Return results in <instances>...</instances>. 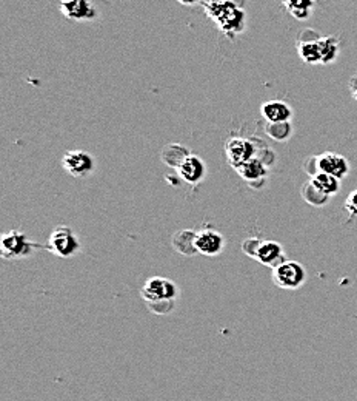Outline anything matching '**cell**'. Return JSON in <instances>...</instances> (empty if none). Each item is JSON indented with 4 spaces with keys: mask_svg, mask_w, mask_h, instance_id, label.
<instances>
[{
    "mask_svg": "<svg viewBox=\"0 0 357 401\" xmlns=\"http://www.w3.org/2000/svg\"><path fill=\"white\" fill-rule=\"evenodd\" d=\"M181 291L174 281L163 276H153L145 281L141 288V297L145 301V306L154 315H170L176 309Z\"/></svg>",
    "mask_w": 357,
    "mask_h": 401,
    "instance_id": "obj_1",
    "label": "cell"
},
{
    "mask_svg": "<svg viewBox=\"0 0 357 401\" xmlns=\"http://www.w3.org/2000/svg\"><path fill=\"white\" fill-rule=\"evenodd\" d=\"M203 10L223 35L231 39L245 30V11L233 0H205Z\"/></svg>",
    "mask_w": 357,
    "mask_h": 401,
    "instance_id": "obj_2",
    "label": "cell"
},
{
    "mask_svg": "<svg viewBox=\"0 0 357 401\" xmlns=\"http://www.w3.org/2000/svg\"><path fill=\"white\" fill-rule=\"evenodd\" d=\"M242 251L259 264L274 268L285 260V251L277 241L248 238L242 242Z\"/></svg>",
    "mask_w": 357,
    "mask_h": 401,
    "instance_id": "obj_3",
    "label": "cell"
},
{
    "mask_svg": "<svg viewBox=\"0 0 357 401\" xmlns=\"http://www.w3.org/2000/svg\"><path fill=\"white\" fill-rule=\"evenodd\" d=\"M271 280L282 291H299L307 282L308 273L300 262L287 260L271 271Z\"/></svg>",
    "mask_w": 357,
    "mask_h": 401,
    "instance_id": "obj_4",
    "label": "cell"
},
{
    "mask_svg": "<svg viewBox=\"0 0 357 401\" xmlns=\"http://www.w3.org/2000/svg\"><path fill=\"white\" fill-rule=\"evenodd\" d=\"M46 248L59 258H71L81 252V241L70 227L59 226L51 232Z\"/></svg>",
    "mask_w": 357,
    "mask_h": 401,
    "instance_id": "obj_5",
    "label": "cell"
},
{
    "mask_svg": "<svg viewBox=\"0 0 357 401\" xmlns=\"http://www.w3.org/2000/svg\"><path fill=\"white\" fill-rule=\"evenodd\" d=\"M39 246L19 230H10L0 238V255L5 260H22L32 255Z\"/></svg>",
    "mask_w": 357,
    "mask_h": 401,
    "instance_id": "obj_6",
    "label": "cell"
},
{
    "mask_svg": "<svg viewBox=\"0 0 357 401\" xmlns=\"http://www.w3.org/2000/svg\"><path fill=\"white\" fill-rule=\"evenodd\" d=\"M225 153H227L228 162L237 170L242 167L243 164L254 159L256 147L253 142L245 139V137L234 136L229 137L227 144H225Z\"/></svg>",
    "mask_w": 357,
    "mask_h": 401,
    "instance_id": "obj_7",
    "label": "cell"
},
{
    "mask_svg": "<svg viewBox=\"0 0 357 401\" xmlns=\"http://www.w3.org/2000/svg\"><path fill=\"white\" fill-rule=\"evenodd\" d=\"M62 166L74 177H85L94 170V161L90 153L83 150H70L65 153Z\"/></svg>",
    "mask_w": 357,
    "mask_h": 401,
    "instance_id": "obj_8",
    "label": "cell"
},
{
    "mask_svg": "<svg viewBox=\"0 0 357 401\" xmlns=\"http://www.w3.org/2000/svg\"><path fill=\"white\" fill-rule=\"evenodd\" d=\"M196 251L203 256H217L221 255L225 247L223 236L214 228H202L196 232Z\"/></svg>",
    "mask_w": 357,
    "mask_h": 401,
    "instance_id": "obj_9",
    "label": "cell"
},
{
    "mask_svg": "<svg viewBox=\"0 0 357 401\" xmlns=\"http://www.w3.org/2000/svg\"><path fill=\"white\" fill-rule=\"evenodd\" d=\"M314 161L317 172L332 175L337 177V179H343L349 172V164L345 157L337 153H332V151H327V153L316 156Z\"/></svg>",
    "mask_w": 357,
    "mask_h": 401,
    "instance_id": "obj_10",
    "label": "cell"
},
{
    "mask_svg": "<svg viewBox=\"0 0 357 401\" xmlns=\"http://www.w3.org/2000/svg\"><path fill=\"white\" fill-rule=\"evenodd\" d=\"M320 36L317 35L314 30H305L299 36V42H297V51L302 57L303 62L307 63H322L320 55Z\"/></svg>",
    "mask_w": 357,
    "mask_h": 401,
    "instance_id": "obj_11",
    "label": "cell"
},
{
    "mask_svg": "<svg viewBox=\"0 0 357 401\" xmlns=\"http://www.w3.org/2000/svg\"><path fill=\"white\" fill-rule=\"evenodd\" d=\"M59 8L71 21H94L97 17V11L91 0H61Z\"/></svg>",
    "mask_w": 357,
    "mask_h": 401,
    "instance_id": "obj_12",
    "label": "cell"
},
{
    "mask_svg": "<svg viewBox=\"0 0 357 401\" xmlns=\"http://www.w3.org/2000/svg\"><path fill=\"white\" fill-rule=\"evenodd\" d=\"M176 168L178 176L182 177V181L188 184H199L205 175H207V167H205L203 161L201 157L191 153L185 156Z\"/></svg>",
    "mask_w": 357,
    "mask_h": 401,
    "instance_id": "obj_13",
    "label": "cell"
},
{
    "mask_svg": "<svg viewBox=\"0 0 357 401\" xmlns=\"http://www.w3.org/2000/svg\"><path fill=\"white\" fill-rule=\"evenodd\" d=\"M262 116L265 117L267 124H277V122H289L293 111L289 105L282 101H268L262 105L261 108Z\"/></svg>",
    "mask_w": 357,
    "mask_h": 401,
    "instance_id": "obj_14",
    "label": "cell"
},
{
    "mask_svg": "<svg viewBox=\"0 0 357 401\" xmlns=\"http://www.w3.org/2000/svg\"><path fill=\"white\" fill-rule=\"evenodd\" d=\"M194 239H196L194 230H181V232H177L173 236V239H171V244H173V247L181 255L193 256V255H197Z\"/></svg>",
    "mask_w": 357,
    "mask_h": 401,
    "instance_id": "obj_15",
    "label": "cell"
},
{
    "mask_svg": "<svg viewBox=\"0 0 357 401\" xmlns=\"http://www.w3.org/2000/svg\"><path fill=\"white\" fill-rule=\"evenodd\" d=\"M312 184L317 190H319L322 195L328 196V198L329 196L339 193V188H340V179H337V177L332 175H327L322 172H317L312 176Z\"/></svg>",
    "mask_w": 357,
    "mask_h": 401,
    "instance_id": "obj_16",
    "label": "cell"
},
{
    "mask_svg": "<svg viewBox=\"0 0 357 401\" xmlns=\"http://www.w3.org/2000/svg\"><path fill=\"white\" fill-rule=\"evenodd\" d=\"M282 3L297 21H305L312 14L314 0H282Z\"/></svg>",
    "mask_w": 357,
    "mask_h": 401,
    "instance_id": "obj_17",
    "label": "cell"
},
{
    "mask_svg": "<svg viewBox=\"0 0 357 401\" xmlns=\"http://www.w3.org/2000/svg\"><path fill=\"white\" fill-rule=\"evenodd\" d=\"M237 172L245 181H257L263 179L267 176V168L263 166V162L259 159H251L249 162L243 164L242 167L237 168Z\"/></svg>",
    "mask_w": 357,
    "mask_h": 401,
    "instance_id": "obj_18",
    "label": "cell"
},
{
    "mask_svg": "<svg viewBox=\"0 0 357 401\" xmlns=\"http://www.w3.org/2000/svg\"><path fill=\"white\" fill-rule=\"evenodd\" d=\"M320 55H322V63H332L336 61L337 55H339V41L336 37H320Z\"/></svg>",
    "mask_w": 357,
    "mask_h": 401,
    "instance_id": "obj_19",
    "label": "cell"
},
{
    "mask_svg": "<svg viewBox=\"0 0 357 401\" xmlns=\"http://www.w3.org/2000/svg\"><path fill=\"white\" fill-rule=\"evenodd\" d=\"M293 133L289 122H277V124H267V135L271 139L283 142Z\"/></svg>",
    "mask_w": 357,
    "mask_h": 401,
    "instance_id": "obj_20",
    "label": "cell"
},
{
    "mask_svg": "<svg viewBox=\"0 0 357 401\" xmlns=\"http://www.w3.org/2000/svg\"><path fill=\"white\" fill-rule=\"evenodd\" d=\"M302 195H303V198H305L308 202H312L313 206H325V202L328 201V196L322 195L319 190L313 186L312 181L303 186Z\"/></svg>",
    "mask_w": 357,
    "mask_h": 401,
    "instance_id": "obj_21",
    "label": "cell"
},
{
    "mask_svg": "<svg viewBox=\"0 0 357 401\" xmlns=\"http://www.w3.org/2000/svg\"><path fill=\"white\" fill-rule=\"evenodd\" d=\"M345 210L351 218H357V190L348 196V199L345 202Z\"/></svg>",
    "mask_w": 357,
    "mask_h": 401,
    "instance_id": "obj_22",
    "label": "cell"
},
{
    "mask_svg": "<svg viewBox=\"0 0 357 401\" xmlns=\"http://www.w3.org/2000/svg\"><path fill=\"white\" fill-rule=\"evenodd\" d=\"M349 87H351L353 96H354V99L357 101V77H353L351 79V84H349Z\"/></svg>",
    "mask_w": 357,
    "mask_h": 401,
    "instance_id": "obj_23",
    "label": "cell"
},
{
    "mask_svg": "<svg viewBox=\"0 0 357 401\" xmlns=\"http://www.w3.org/2000/svg\"><path fill=\"white\" fill-rule=\"evenodd\" d=\"M178 3H182V5H194L199 2V0H177Z\"/></svg>",
    "mask_w": 357,
    "mask_h": 401,
    "instance_id": "obj_24",
    "label": "cell"
}]
</instances>
